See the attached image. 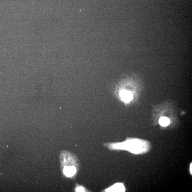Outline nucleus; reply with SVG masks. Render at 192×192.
Wrapping results in <instances>:
<instances>
[{"label":"nucleus","instance_id":"nucleus-1","mask_svg":"<svg viewBox=\"0 0 192 192\" xmlns=\"http://www.w3.org/2000/svg\"><path fill=\"white\" fill-rule=\"evenodd\" d=\"M76 172V168L73 166H67L64 167L63 172L66 176L70 177L73 176Z\"/></svg>","mask_w":192,"mask_h":192},{"label":"nucleus","instance_id":"nucleus-2","mask_svg":"<svg viewBox=\"0 0 192 192\" xmlns=\"http://www.w3.org/2000/svg\"><path fill=\"white\" fill-rule=\"evenodd\" d=\"M120 96L122 100L125 102H129L132 99V94L127 90H123L120 93Z\"/></svg>","mask_w":192,"mask_h":192},{"label":"nucleus","instance_id":"nucleus-3","mask_svg":"<svg viewBox=\"0 0 192 192\" xmlns=\"http://www.w3.org/2000/svg\"><path fill=\"white\" fill-rule=\"evenodd\" d=\"M124 186L122 184H117L107 190V191L122 192L124 191Z\"/></svg>","mask_w":192,"mask_h":192},{"label":"nucleus","instance_id":"nucleus-4","mask_svg":"<svg viewBox=\"0 0 192 192\" xmlns=\"http://www.w3.org/2000/svg\"><path fill=\"white\" fill-rule=\"evenodd\" d=\"M159 123L161 126H166L169 125L170 120L168 118H166V117H161L159 119Z\"/></svg>","mask_w":192,"mask_h":192},{"label":"nucleus","instance_id":"nucleus-5","mask_svg":"<svg viewBox=\"0 0 192 192\" xmlns=\"http://www.w3.org/2000/svg\"><path fill=\"white\" fill-rule=\"evenodd\" d=\"M76 190L77 192H84L85 191V189L84 188L82 187H79L77 188Z\"/></svg>","mask_w":192,"mask_h":192}]
</instances>
